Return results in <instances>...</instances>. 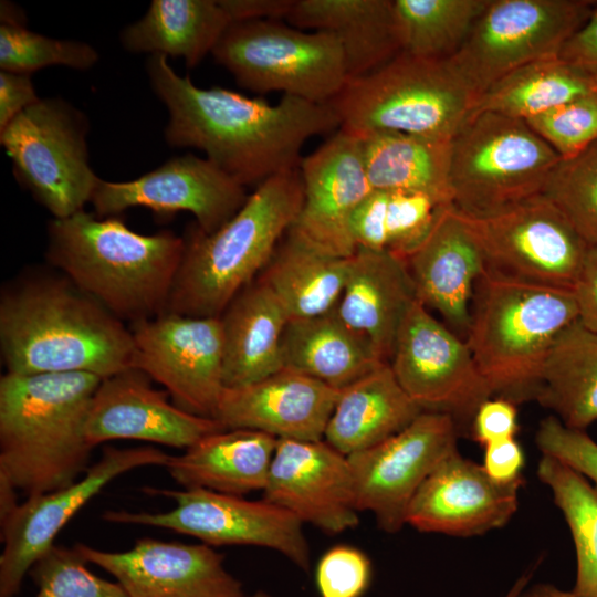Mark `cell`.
Here are the masks:
<instances>
[{
	"label": "cell",
	"instance_id": "6da1fadb",
	"mask_svg": "<svg viewBox=\"0 0 597 597\" xmlns=\"http://www.w3.org/2000/svg\"><path fill=\"white\" fill-rule=\"evenodd\" d=\"M146 72L168 109L166 143L203 151L245 188L298 168L311 137L341 128L328 104L283 95L272 105L228 88H201L178 75L163 54L149 55Z\"/></svg>",
	"mask_w": 597,
	"mask_h": 597
},
{
	"label": "cell",
	"instance_id": "7a4b0ae2",
	"mask_svg": "<svg viewBox=\"0 0 597 597\" xmlns=\"http://www.w3.org/2000/svg\"><path fill=\"white\" fill-rule=\"evenodd\" d=\"M0 349L7 373H87L102 379L134 368L132 329L63 274L23 279L2 291Z\"/></svg>",
	"mask_w": 597,
	"mask_h": 597
},
{
	"label": "cell",
	"instance_id": "3957f363",
	"mask_svg": "<svg viewBox=\"0 0 597 597\" xmlns=\"http://www.w3.org/2000/svg\"><path fill=\"white\" fill-rule=\"evenodd\" d=\"M184 237L133 231L117 216L82 210L48 224V261L113 315L132 325L167 312Z\"/></svg>",
	"mask_w": 597,
	"mask_h": 597
},
{
	"label": "cell",
	"instance_id": "277c9868",
	"mask_svg": "<svg viewBox=\"0 0 597 597\" xmlns=\"http://www.w3.org/2000/svg\"><path fill=\"white\" fill-rule=\"evenodd\" d=\"M102 378L87 373L0 378V478L28 496L71 485L93 447L84 425Z\"/></svg>",
	"mask_w": 597,
	"mask_h": 597
},
{
	"label": "cell",
	"instance_id": "5b68a950",
	"mask_svg": "<svg viewBox=\"0 0 597 597\" xmlns=\"http://www.w3.org/2000/svg\"><path fill=\"white\" fill-rule=\"evenodd\" d=\"M302 203L303 184L296 168L255 187L240 210L214 232L189 227L166 313L219 317L268 265Z\"/></svg>",
	"mask_w": 597,
	"mask_h": 597
},
{
	"label": "cell",
	"instance_id": "8992f818",
	"mask_svg": "<svg viewBox=\"0 0 597 597\" xmlns=\"http://www.w3.org/2000/svg\"><path fill=\"white\" fill-rule=\"evenodd\" d=\"M465 342L493 397L537 400L549 353L578 320L574 292L488 272L476 281Z\"/></svg>",
	"mask_w": 597,
	"mask_h": 597
},
{
	"label": "cell",
	"instance_id": "52a82bcc",
	"mask_svg": "<svg viewBox=\"0 0 597 597\" xmlns=\"http://www.w3.org/2000/svg\"><path fill=\"white\" fill-rule=\"evenodd\" d=\"M476 100L448 59L400 52L381 67L348 81L328 105L341 127L356 134L387 130L452 139Z\"/></svg>",
	"mask_w": 597,
	"mask_h": 597
},
{
	"label": "cell",
	"instance_id": "ba28073f",
	"mask_svg": "<svg viewBox=\"0 0 597 597\" xmlns=\"http://www.w3.org/2000/svg\"><path fill=\"white\" fill-rule=\"evenodd\" d=\"M558 154L525 121L471 114L451 139L452 205L486 218L542 196Z\"/></svg>",
	"mask_w": 597,
	"mask_h": 597
},
{
	"label": "cell",
	"instance_id": "9c48e42d",
	"mask_svg": "<svg viewBox=\"0 0 597 597\" xmlns=\"http://www.w3.org/2000/svg\"><path fill=\"white\" fill-rule=\"evenodd\" d=\"M240 86L328 104L348 81L345 56L329 32H306L282 20L232 22L211 53Z\"/></svg>",
	"mask_w": 597,
	"mask_h": 597
},
{
	"label": "cell",
	"instance_id": "30bf717a",
	"mask_svg": "<svg viewBox=\"0 0 597 597\" xmlns=\"http://www.w3.org/2000/svg\"><path fill=\"white\" fill-rule=\"evenodd\" d=\"M88 121L62 98H40L0 130L18 182L53 219L69 218L91 202L100 181L90 166Z\"/></svg>",
	"mask_w": 597,
	"mask_h": 597
},
{
	"label": "cell",
	"instance_id": "8fae6325",
	"mask_svg": "<svg viewBox=\"0 0 597 597\" xmlns=\"http://www.w3.org/2000/svg\"><path fill=\"white\" fill-rule=\"evenodd\" d=\"M596 6L590 0H490L448 60L479 97L510 72L558 57Z\"/></svg>",
	"mask_w": 597,
	"mask_h": 597
},
{
	"label": "cell",
	"instance_id": "7c38bea8",
	"mask_svg": "<svg viewBox=\"0 0 597 597\" xmlns=\"http://www.w3.org/2000/svg\"><path fill=\"white\" fill-rule=\"evenodd\" d=\"M144 491L172 500L175 507L166 512L106 511L103 519L167 528L195 536L207 545L268 547L308 570L310 548L303 522L279 505L264 499L251 501L206 489L145 488Z\"/></svg>",
	"mask_w": 597,
	"mask_h": 597
},
{
	"label": "cell",
	"instance_id": "4fadbf2b",
	"mask_svg": "<svg viewBox=\"0 0 597 597\" xmlns=\"http://www.w3.org/2000/svg\"><path fill=\"white\" fill-rule=\"evenodd\" d=\"M460 214L480 247L485 272L573 291L588 245L547 198L486 218Z\"/></svg>",
	"mask_w": 597,
	"mask_h": 597
},
{
	"label": "cell",
	"instance_id": "5bb4252c",
	"mask_svg": "<svg viewBox=\"0 0 597 597\" xmlns=\"http://www.w3.org/2000/svg\"><path fill=\"white\" fill-rule=\"evenodd\" d=\"M404 391L425 411L472 425L493 394L462 337L416 300L407 312L389 360Z\"/></svg>",
	"mask_w": 597,
	"mask_h": 597
},
{
	"label": "cell",
	"instance_id": "9a60e30c",
	"mask_svg": "<svg viewBox=\"0 0 597 597\" xmlns=\"http://www.w3.org/2000/svg\"><path fill=\"white\" fill-rule=\"evenodd\" d=\"M458 436L459 427L451 416L422 411L398 433L348 455L357 511L371 512L381 530L398 532L420 485L458 450Z\"/></svg>",
	"mask_w": 597,
	"mask_h": 597
},
{
	"label": "cell",
	"instance_id": "2e32d148",
	"mask_svg": "<svg viewBox=\"0 0 597 597\" xmlns=\"http://www.w3.org/2000/svg\"><path fill=\"white\" fill-rule=\"evenodd\" d=\"M130 329L134 368L163 385L179 408L213 418L224 389L220 317L164 313Z\"/></svg>",
	"mask_w": 597,
	"mask_h": 597
},
{
	"label": "cell",
	"instance_id": "e0dca14e",
	"mask_svg": "<svg viewBox=\"0 0 597 597\" xmlns=\"http://www.w3.org/2000/svg\"><path fill=\"white\" fill-rule=\"evenodd\" d=\"M169 455L150 446L106 447L97 462L71 485L28 496L0 516V597L15 596L35 561L54 543L66 523L112 480L145 465H164Z\"/></svg>",
	"mask_w": 597,
	"mask_h": 597
},
{
	"label": "cell",
	"instance_id": "ac0fdd59",
	"mask_svg": "<svg viewBox=\"0 0 597 597\" xmlns=\"http://www.w3.org/2000/svg\"><path fill=\"white\" fill-rule=\"evenodd\" d=\"M248 197L244 186L209 159L186 154L134 180L100 179L91 203L98 217L117 216L134 207L158 216L188 211L202 232L212 233L240 210Z\"/></svg>",
	"mask_w": 597,
	"mask_h": 597
},
{
	"label": "cell",
	"instance_id": "d6986e66",
	"mask_svg": "<svg viewBox=\"0 0 597 597\" xmlns=\"http://www.w3.org/2000/svg\"><path fill=\"white\" fill-rule=\"evenodd\" d=\"M303 203L290 232L313 249L337 258L357 247L352 218L374 190L363 161L358 136L338 128L298 166Z\"/></svg>",
	"mask_w": 597,
	"mask_h": 597
},
{
	"label": "cell",
	"instance_id": "ffe728a7",
	"mask_svg": "<svg viewBox=\"0 0 597 597\" xmlns=\"http://www.w3.org/2000/svg\"><path fill=\"white\" fill-rule=\"evenodd\" d=\"M88 564L109 573L129 597H242L241 583L207 544L142 537L125 552L74 545Z\"/></svg>",
	"mask_w": 597,
	"mask_h": 597
},
{
	"label": "cell",
	"instance_id": "44dd1931",
	"mask_svg": "<svg viewBox=\"0 0 597 597\" xmlns=\"http://www.w3.org/2000/svg\"><path fill=\"white\" fill-rule=\"evenodd\" d=\"M523 476L501 483L459 450L444 458L413 495L406 524L420 532L459 537L504 526L519 506Z\"/></svg>",
	"mask_w": 597,
	"mask_h": 597
},
{
	"label": "cell",
	"instance_id": "7402d4cb",
	"mask_svg": "<svg viewBox=\"0 0 597 597\" xmlns=\"http://www.w3.org/2000/svg\"><path fill=\"white\" fill-rule=\"evenodd\" d=\"M168 395L153 388L150 378L136 368L102 379L85 419L87 442L94 448L111 440L133 439L187 449L227 429L214 418L170 404Z\"/></svg>",
	"mask_w": 597,
	"mask_h": 597
},
{
	"label": "cell",
	"instance_id": "603a6c76",
	"mask_svg": "<svg viewBox=\"0 0 597 597\" xmlns=\"http://www.w3.org/2000/svg\"><path fill=\"white\" fill-rule=\"evenodd\" d=\"M263 499L332 534L359 522L348 459L325 440L277 439Z\"/></svg>",
	"mask_w": 597,
	"mask_h": 597
},
{
	"label": "cell",
	"instance_id": "cb8c5ba5",
	"mask_svg": "<svg viewBox=\"0 0 597 597\" xmlns=\"http://www.w3.org/2000/svg\"><path fill=\"white\" fill-rule=\"evenodd\" d=\"M339 390L282 369L239 388H224L213 418L227 429L261 431L276 439L323 440Z\"/></svg>",
	"mask_w": 597,
	"mask_h": 597
},
{
	"label": "cell",
	"instance_id": "d4e9b609",
	"mask_svg": "<svg viewBox=\"0 0 597 597\" xmlns=\"http://www.w3.org/2000/svg\"><path fill=\"white\" fill-rule=\"evenodd\" d=\"M404 261L418 301L465 339L474 286L485 269L480 247L453 205L442 209L428 235Z\"/></svg>",
	"mask_w": 597,
	"mask_h": 597
},
{
	"label": "cell",
	"instance_id": "484cf974",
	"mask_svg": "<svg viewBox=\"0 0 597 597\" xmlns=\"http://www.w3.org/2000/svg\"><path fill=\"white\" fill-rule=\"evenodd\" d=\"M418 300L402 259L387 250L358 248L349 256L337 315L365 334L389 363L401 323Z\"/></svg>",
	"mask_w": 597,
	"mask_h": 597
},
{
	"label": "cell",
	"instance_id": "4316f807",
	"mask_svg": "<svg viewBox=\"0 0 597 597\" xmlns=\"http://www.w3.org/2000/svg\"><path fill=\"white\" fill-rule=\"evenodd\" d=\"M224 388H239L282 369V336L289 315L259 279L241 290L219 316Z\"/></svg>",
	"mask_w": 597,
	"mask_h": 597
},
{
	"label": "cell",
	"instance_id": "83f0119b",
	"mask_svg": "<svg viewBox=\"0 0 597 597\" xmlns=\"http://www.w3.org/2000/svg\"><path fill=\"white\" fill-rule=\"evenodd\" d=\"M277 439L250 429L208 434L165 467L184 489H206L242 496L264 489Z\"/></svg>",
	"mask_w": 597,
	"mask_h": 597
},
{
	"label": "cell",
	"instance_id": "f1b7e54d",
	"mask_svg": "<svg viewBox=\"0 0 597 597\" xmlns=\"http://www.w3.org/2000/svg\"><path fill=\"white\" fill-rule=\"evenodd\" d=\"M286 21L298 29L333 33L344 52L348 81L401 52L394 0H295Z\"/></svg>",
	"mask_w": 597,
	"mask_h": 597
},
{
	"label": "cell",
	"instance_id": "f546056e",
	"mask_svg": "<svg viewBox=\"0 0 597 597\" xmlns=\"http://www.w3.org/2000/svg\"><path fill=\"white\" fill-rule=\"evenodd\" d=\"M282 362L290 369L337 390L385 362L371 341L336 313L289 320L282 336Z\"/></svg>",
	"mask_w": 597,
	"mask_h": 597
},
{
	"label": "cell",
	"instance_id": "4dcf8cb0",
	"mask_svg": "<svg viewBox=\"0 0 597 597\" xmlns=\"http://www.w3.org/2000/svg\"><path fill=\"white\" fill-rule=\"evenodd\" d=\"M422 411L385 363L339 390L323 440L348 457L398 433Z\"/></svg>",
	"mask_w": 597,
	"mask_h": 597
},
{
	"label": "cell",
	"instance_id": "1f68e13d",
	"mask_svg": "<svg viewBox=\"0 0 597 597\" xmlns=\"http://www.w3.org/2000/svg\"><path fill=\"white\" fill-rule=\"evenodd\" d=\"M356 135L374 190L419 192L452 205L451 139L387 130Z\"/></svg>",
	"mask_w": 597,
	"mask_h": 597
},
{
	"label": "cell",
	"instance_id": "d6a6232c",
	"mask_svg": "<svg viewBox=\"0 0 597 597\" xmlns=\"http://www.w3.org/2000/svg\"><path fill=\"white\" fill-rule=\"evenodd\" d=\"M230 24L216 0H153L119 40L128 52L182 57L192 69L212 53Z\"/></svg>",
	"mask_w": 597,
	"mask_h": 597
},
{
	"label": "cell",
	"instance_id": "836d02e7",
	"mask_svg": "<svg viewBox=\"0 0 597 597\" xmlns=\"http://www.w3.org/2000/svg\"><path fill=\"white\" fill-rule=\"evenodd\" d=\"M348 261L322 253L287 231L258 279L273 292L290 320L315 317L336 308Z\"/></svg>",
	"mask_w": 597,
	"mask_h": 597
},
{
	"label": "cell",
	"instance_id": "e575fe53",
	"mask_svg": "<svg viewBox=\"0 0 597 597\" xmlns=\"http://www.w3.org/2000/svg\"><path fill=\"white\" fill-rule=\"evenodd\" d=\"M536 401L573 429L597 420V333L578 320L556 339Z\"/></svg>",
	"mask_w": 597,
	"mask_h": 597
},
{
	"label": "cell",
	"instance_id": "d590c367",
	"mask_svg": "<svg viewBox=\"0 0 597 597\" xmlns=\"http://www.w3.org/2000/svg\"><path fill=\"white\" fill-rule=\"evenodd\" d=\"M597 91V78L559 57L536 61L504 75L475 101L471 114L491 112L527 121Z\"/></svg>",
	"mask_w": 597,
	"mask_h": 597
},
{
	"label": "cell",
	"instance_id": "8d00e7d4",
	"mask_svg": "<svg viewBox=\"0 0 597 597\" xmlns=\"http://www.w3.org/2000/svg\"><path fill=\"white\" fill-rule=\"evenodd\" d=\"M490 0H394L401 52L443 60L463 45Z\"/></svg>",
	"mask_w": 597,
	"mask_h": 597
},
{
	"label": "cell",
	"instance_id": "74e56055",
	"mask_svg": "<svg viewBox=\"0 0 597 597\" xmlns=\"http://www.w3.org/2000/svg\"><path fill=\"white\" fill-rule=\"evenodd\" d=\"M536 474L552 491L572 534L577 570L570 591L577 597H597V489L567 464L545 454Z\"/></svg>",
	"mask_w": 597,
	"mask_h": 597
},
{
	"label": "cell",
	"instance_id": "f35d334b",
	"mask_svg": "<svg viewBox=\"0 0 597 597\" xmlns=\"http://www.w3.org/2000/svg\"><path fill=\"white\" fill-rule=\"evenodd\" d=\"M98 61L90 44L45 36L25 27L24 14L0 18V69L30 74L53 65L88 70Z\"/></svg>",
	"mask_w": 597,
	"mask_h": 597
},
{
	"label": "cell",
	"instance_id": "ab89813d",
	"mask_svg": "<svg viewBox=\"0 0 597 597\" xmlns=\"http://www.w3.org/2000/svg\"><path fill=\"white\" fill-rule=\"evenodd\" d=\"M588 247L597 244V142L578 155L559 159L543 195Z\"/></svg>",
	"mask_w": 597,
	"mask_h": 597
},
{
	"label": "cell",
	"instance_id": "60d3db41",
	"mask_svg": "<svg viewBox=\"0 0 597 597\" xmlns=\"http://www.w3.org/2000/svg\"><path fill=\"white\" fill-rule=\"evenodd\" d=\"M76 547L53 544L29 570L35 597H129L116 582L93 574Z\"/></svg>",
	"mask_w": 597,
	"mask_h": 597
},
{
	"label": "cell",
	"instance_id": "b9f144b4",
	"mask_svg": "<svg viewBox=\"0 0 597 597\" xmlns=\"http://www.w3.org/2000/svg\"><path fill=\"white\" fill-rule=\"evenodd\" d=\"M562 159L597 142V91L526 121Z\"/></svg>",
	"mask_w": 597,
	"mask_h": 597
},
{
	"label": "cell",
	"instance_id": "7bdbcfd3",
	"mask_svg": "<svg viewBox=\"0 0 597 597\" xmlns=\"http://www.w3.org/2000/svg\"><path fill=\"white\" fill-rule=\"evenodd\" d=\"M386 250L405 260L425 240L448 206L428 195L387 191Z\"/></svg>",
	"mask_w": 597,
	"mask_h": 597
},
{
	"label": "cell",
	"instance_id": "ee69618b",
	"mask_svg": "<svg viewBox=\"0 0 597 597\" xmlns=\"http://www.w3.org/2000/svg\"><path fill=\"white\" fill-rule=\"evenodd\" d=\"M535 442L542 454L567 464L597 489V442L585 430L569 428L548 416L540 422Z\"/></svg>",
	"mask_w": 597,
	"mask_h": 597
},
{
	"label": "cell",
	"instance_id": "f6af8a7d",
	"mask_svg": "<svg viewBox=\"0 0 597 597\" xmlns=\"http://www.w3.org/2000/svg\"><path fill=\"white\" fill-rule=\"evenodd\" d=\"M371 566L359 549L339 545L320 559L315 579L321 597H362L369 587Z\"/></svg>",
	"mask_w": 597,
	"mask_h": 597
},
{
	"label": "cell",
	"instance_id": "bcb514c9",
	"mask_svg": "<svg viewBox=\"0 0 597 597\" xmlns=\"http://www.w3.org/2000/svg\"><path fill=\"white\" fill-rule=\"evenodd\" d=\"M387 203V191L373 190L355 210L350 229L357 249L386 250Z\"/></svg>",
	"mask_w": 597,
	"mask_h": 597
},
{
	"label": "cell",
	"instance_id": "7dc6e473",
	"mask_svg": "<svg viewBox=\"0 0 597 597\" xmlns=\"http://www.w3.org/2000/svg\"><path fill=\"white\" fill-rule=\"evenodd\" d=\"M519 429L516 405L500 397H491L476 410L471 432L475 441L488 446L514 438Z\"/></svg>",
	"mask_w": 597,
	"mask_h": 597
},
{
	"label": "cell",
	"instance_id": "c3c4849f",
	"mask_svg": "<svg viewBox=\"0 0 597 597\" xmlns=\"http://www.w3.org/2000/svg\"><path fill=\"white\" fill-rule=\"evenodd\" d=\"M39 100L30 74L1 71L0 130Z\"/></svg>",
	"mask_w": 597,
	"mask_h": 597
},
{
	"label": "cell",
	"instance_id": "681fc988",
	"mask_svg": "<svg viewBox=\"0 0 597 597\" xmlns=\"http://www.w3.org/2000/svg\"><path fill=\"white\" fill-rule=\"evenodd\" d=\"M558 57L597 78V6L587 21L566 41Z\"/></svg>",
	"mask_w": 597,
	"mask_h": 597
},
{
	"label": "cell",
	"instance_id": "f907efd6",
	"mask_svg": "<svg viewBox=\"0 0 597 597\" xmlns=\"http://www.w3.org/2000/svg\"><path fill=\"white\" fill-rule=\"evenodd\" d=\"M573 292L578 321L597 333V244L588 247Z\"/></svg>",
	"mask_w": 597,
	"mask_h": 597
},
{
	"label": "cell",
	"instance_id": "816d5d0a",
	"mask_svg": "<svg viewBox=\"0 0 597 597\" xmlns=\"http://www.w3.org/2000/svg\"><path fill=\"white\" fill-rule=\"evenodd\" d=\"M484 448L483 468L493 480L510 483L522 478L524 453L514 438Z\"/></svg>",
	"mask_w": 597,
	"mask_h": 597
},
{
	"label": "cell",
	"instance_id": "f5cc1de1",
	"mask_svg": "<svg viewBox=\"0 0 597 597\" xmlns=\"http://www.w3.org/2000/svg\"><path fill=\"white\" fill-rule=\"evenodd\" d=\"M295 0H219L232 22L282 20L289 17Z\"/></svg>",
	"mask_w": 597,
	"mask_h": 597
},
{
	"label": "cell",
	"instance_id": "db71d44e",
	"mask_svg": "<svg viewBox=\"0 0 597 597\" xmlns=\"http://www.w3.org/2000/svg\"><path fill=\"white\" fill-rule=\"evenodd\" d=\"M519 597H577L572 591L557 588L552 584H535L525 588Z\"/></svg>",
	"mask_w": 597,
	"mask_h": 597
},
{
	"label": "cell",
	"instance_id": "11a10c76",
	"mask_svg": "<svg viewBox=\"0 0 597 597\" xmlns=\"http://www.w3.org/2000/svg\"><path fill=\"white\" fill-rule=\"evenodd\" d=\"M535 567L533 569L527 570L522 576H520L504 597H519L522 594V591L527 587Z\"/></svg>",
	"mask_w": 597,
	"mask_h": 597
},
{
	"label": "cell",
	"instance_id": "9f6ffc18",
	"mask_svg": "<svg viewBox=\"0 0 597 597\" xmlns=\"http://www.w3.org/2000/svg\"><path fill=\"white\" fill-rule=\"evenodd\" d=\"M242 597H270V596L268 594H265L264 591H258V593H255L253 595H249V596L243 595Z\"/></svg>",
	"mask_w": 597,
	"mask_h": 597
}]
</instances>
